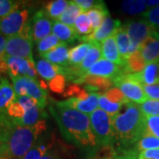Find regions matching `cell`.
Masks as SVG:
<instances>
[{"mask_svg": "<svg viewBox=\"0 0 159 159\" xmlns=\"http://www.w3.org/2000/svg\"><path fill=\"white\" fill-rule=\"evenodd\" d=\"M35 68L37 71V74L43 79L49 81L53 78H55L58 74H63V67L49 62L44 58H41L36 62Z\"/></svg>", "mask_w": 159, "mask_h": 159, "instance_id": "cell-24", "label": "cell"}, {"mask_svg": "<svg viewBox=\"0 0 159 159\" xmlns=\"http://www.w3.org/2000/svg\"><path fill=\"white\" fill-rule=\"evenodd\" d=\"M75 3L82 9L84 12H87L92 9L95 6H97L98 1L95 0H75Z\"/></svg>", "mask_w": 159, "mask_h": 159, "instance_id": "cell-48", "label": "cell"}, {"mask_svg": "<svg viewBox=\"0 0 159 159\" xmlns=\"http://www.w3.org/2000/svg\"><path fill=\"white\" fill-rule=\"evenodd\" d=\"M113 84L123 92L124 96L130 102L137 104H142L148 98L145 94L142 84L130 78V74H128L122 66L119 74L112 79Z\"/></svg>", "mask_w": 159, "mask_h": 159, "instance_id": "cell-6", "label": "cell"}, {"mask_svg": "<svg viewBox=\"0 0 159 159\" xmlns=\"http://www.w3.org/2000/svg\"><path fill=\"white\" fill-rule=\"evenodd\" d=\"M25 113H26V110L16 100L10 104V106L8 107L7 111H6V115L8 116V118L12 120L22 119Z\"/></svg>", "mask_w": 159, "mask_h": 159, "instance_id": "cell-41", "label": "cell"}, {"mask_svg": "<svg viewBox=\"0 0 159 159\" xmlns=\"http://www.w3.org/2000/svg\"><path fill=\"white\" fill-rule=\"evenodd\" d=\"M91 127L97 142V147L113 146L116 142L112 128V117L101 109L89 114Z\"/></svg>", "mask_w": 159, "mask_h": 159, "instance_id": "cell-5", "label": "cell"}, {"mask_svg": "<svg viewBox=\"0 0 159 159\" xmlns=\"http://www.w3.org/2000/svg\"><path fill=\"white\" fill-rule=\"evenodd\" d=\"M64 138L79 148H98L92 130L89 116L74 109L63 107L54 102L50 107Z\"/></svg>", "mask_w": 159, "mask_h": 159, "instance_id": "cell-1", "label": "cell"}, {"mask_svg": "<svg viewBox=\"0 0 159 159\" xmlns=\"http://www.w3.org/2000/svg\"><path fill=\"white\" fill-rule=\"evenodd\" d=\"M145 4L148 7H156L159 6V0H155V1H145Z\"/></svg>", "mask_w": 159, "mask_h": 159, "instance_id": "cell-54", "label": "cell"}, {"mask_svg": "<svg viewBox=\"0 0 159 159\" xmlns=\"http://www.w3.org/2000/svg\"><path fill=\"white\" fill-rule=\"evenodd\" d=\"M75 84H85L86 90L93 93V91L105 90L107 91L113 85L111 79H107L96 75H84L80 79L77 80Z\"/></svg>", "mask_w": 159, "mask_h": 159, "instance_id": "cell-16", "label": "cell"}, {"mask_svg": "<svg viewBox=\"0 0 159 159\" xmlns=\"http://www.w3.org/2000/svg\"><path fill=\"white\" fill-rule=\"evenodd\" d=\"M66 78L63 74H58L49 81V88L51 91L57 94H64L66 91Z\"/></svg>", "mask_w": 159, "mask_h": 159, "instance_id": "cell-40", "label": "cell"}, {"mask_svg": "<svg viewBox=\"0 0 159 159\" xmlns=\"http://www.w3.org/2000/svg\"><path fill=\"white\" fill-rule=\"evenodd\" d=\"M145 94L151 100H159V84L142 85Z\"/></svg>", "mask_w": 159, "mask_h": 159, "instance_id": "cell-46", "label": "cell"}, {"mask_svg": "<svg viewBox=\"0 0 159 159\" xmlns=\"http://www.w3.org/2000/svg\"><path fill=\"white\" fill-rule=\"evenodd\" d=\"M6 60L8 66V74L11 79L17 77H29L36 80L37 71L34 59L28 60L20 57L6 56Z\"/></svg>", "mask_w": 159, "mask_h": 159, "instance_id": "cell-10", "label": "cell"}, {"mask_svg": "<svg viewBox=\"0 0 159 159\" xmlns=\"http://www.w3.org/2000/svg\"><path fill=\"white\" fill-rule=\"evenodd\" d=\"M6 38L0 33V59L6 57Z\"/></svg>", "mask_w": 159, "mask_h": 159, "instance_id": "cell-50", "label": "cell"}, {"mask_svg": "<svg viewBox=\"0 0 159 159\" xmlns=\"http://www.w3.org/2000/svg\"><path fill=\"white\" fill-rule=\"evenodd\" d=\"M142 18L155 29H159V6L147 10L142 14Z\"/></svg>", "mask_w": 159, "mask_h": 159, "instance_id": "cell-42", "label": "cell"}, {"mask_svg": "<svg viewBox=\"0 0 159 159\" xmlns=\"http://www.w3.org/2000/svg\"><path fill=\"white\" fill-rule=\"evenodd\" d=\"M82 12L84 11L75 3V1H69L67 8L64 11V13L60 16L57 21L74 28L76 19L79 17Z\"/></svg>", "mask_w": 159, "mask_h": 159, "instance_id": "cell-29", "label": "cell"}, {"mask_svg": "<svg viewBox=\"0 0 159 159\" xmlns=\"http://www.w3.org/2000/svg\"><path fill=\"white\" fill-rule=\"evenodd\" d=\"M32 25L31 21H29L20 34L6 38V56L20 57L28 60L34 59Z\"/></svg>", "mask_w": 159, "mask_h": 159, "instance_id": "cell-4", "label": "cell"}, {"mask_svg": "<svg viewBox=\"0 0 159 159\" xmlns=\"http://www.w3.org/2000/svg\"><path fill=\"white\" fill-rule=\"evenodd\" d=\"M92 47V43H82L69 50L68 64L75 66H79L85 58L87 53Z\"/></svg>", "mask_w": 159, "mask_h": 159, "instance_id": "cell-28", "label": "cell"}, {"mask_svg": "<svg viewBox=\"0 0 159 159\" xmlns=\"http://www.w3.org/2000/svg\"><path fill=\"white\" fill-rule=\"evenodd\" d=\"M16 101L19 103H20L22 105L24 109L27 111H29V109L33 108L35 105H38V102L34 99L33 97H29V96H23V97H17Z\"/></svg>", "mask_w": 159, "mask_h": 159, "instance_id": "cell-47", "label": "cell"}, {"mask_svg": "<svg viewBox=\"0 0 159 159\" xmlns=\"http://www.w3.org/2000/svg\"><path fill=\"white\" fill-rule=\"evenodd\" d=\"M8 74V66L6 63V57L4 59H0V79Z\"/></svg>", "mask_w": 159, "mask_h": 159, "instance_id": "cell-51", "label": "cell"}, {"mask_svg": "<svg viewBox=\"0 0 159 159\" xmlns=\"http://www.w3.org/2000/svg\"><path fill=\"white\" fill-rule=\"evenodd\" d=\"M68 44L66 43H61L54 50L43 54L42 57L49 62L61 67H66L68 66Z\"/></svg>", "mask_w": 159, "mask_h": 159, "instance_id": "cell-19", "label": "cell"}, {"mask_svg": "<svg viewBox=\"0 0 159 159\" xmlns=\"http://www.w3.org/2000/svg\"><path fill=\"white\" fill-rule=\"evenodd\" d=\"M90 159H109V158H103V157H93Z\"/></svg>", "mask_w": 159, "mask_h": 159, "instance_id": "cell-55", "label": "cell"}, {"mask_svg": "<svg viewBox=\"0 0 159 159\" xmlns=\"http://www.w3.org/2000/svg\"><path fill=\"white\" fill-rule=\"evenodd\" d=\"M125 105L124 112L112 117V128L116 142L121 148H127L139 142L146 133V116L139 104L128 101Z\"/></svg>", "mask_w": 159, "mask_h": 159, "instance_id": "cell-2", "label": "cell"}, {"mask_svg": "<svg viewBox=\"0 0 159 159\" xmlns=\"http://www.w3.org/2000/svg\"><path fill=\"white\" fill-rule=\"evenodd\" d=\"M17 96L13 87L6 77L0 79V113L6 115L7 109L16 100Z\"/></svg>", "mask_w": 159, "mask_h": 159, "instance_id": "cell-17", "label": "cell"}, {"mask_svg": "<svg viewBox=\"0 0 159 159\" xmlns=\"http://www.w3.org/2000/svg\"><path fill=\"white\" fill-rule=\"evenodd\" d=\"M123 29L129 35L132 43V53L140 49L142 43L157 30L145 20H129L122 25Z\"/></svg>", "mask_w": 159, "mask_h": 159, "instance_id": "cell-8", "label": "cell"}, {"mask_svg": "<svg viewBox=\"0 0 159 159\" xmlns=\"http://www.w3.org/2000/svg\"><path fill=\"white\" fill-rule=\"evenodd\" d=\"M61 43L62 42H60V40L58 39L56 35L51 34L37 43V51L40 56H43V54L57 48Z\"/></svg>", "mask_w": 159, "mask_h": 159, "instance_id": "cell-34", "label": "cell"}, {"mask_svg": "<svg viewBox=\"0 0 159 159\" xmlns=\"http://www.w3.org/2000/svg\"><path fill=\"white\" fill-rule=\"evenodd\" d=\"M98 103L100 109L105 111L106 113L111 115V117L116 116L117 114L119 113V110L122 108L123 103H114L109 101L104 96V94H99L98 97Z\"/></svg>", "mask_w": 159, "mask_h": 159, "instance_id": "cell-36", "label": "cell"}, {"mask_svg": "<svg viewBox=\"0 0 159 159\" xmlns=\"http://www.w3.org/2000/svg\"><path fill=\"white\" fill-rule=\"evenodd\" d=\"M148 6H146L145 1L142 0H127L123 1L121 4V10L124 13L135 15L139 13H144Z\"/></svg>", "mask_w": 159, "mask_h": 159, "instance_id": "cell-31", "label": "cell"}, {"mask_svg": "<svg viewBox=\"0 0 159 159\" xmlns=\"http://www.w3.org/2000/svg\"><path fill=\"white\" fill-rule=\"evenodd\" d=\"M140 108L145 116H159V100L148 99L140 104Z\"/></svg>", "mask_w": 159, "mask_h": 159, "instance_id": "cell-39", "label": "cell"}, {"mask_svg": "<svg viewBox=\"0 0 159 159\" xmlns=\"http://www.w3.org/2000/svg\"><path fill=\"white\" fill-rule=\"evenodd\" d=\"M29 13L28 9H19L6 18L0 19V33L6 38L20 34L29 21Z\"/></svg>", "mask_w": 159, "mask_h": 159, "instance_id": "cell-9", "label": "cell"}, {"mask_svg": "<svg viewBox=\"0 0 159 159\" xmlns=\"http://www.w3.org/2000/svg\"><path fill=\"white\" fill-rule=\"evenodd\" d=\"M139 159H148V158H145V157H140V156H139Z\"/></svg>", "mask_w": 159, "mask_h": 159, "instance_id": "cell-56", "label": "cell"}, {"mask_svg": "<svg viewBox=\"0 0 159 159\" xmlns=\"http://www.w3.org/2000/svg\"><path fill=\"white\" fill-rule=\"evenodd\" d=\"M121 67L122 66H118L104 58H101L86 73L85 75H96L112 80L119 74Z\"/></svg>", "mask_w": 159, "mask_h": 159, "instance_id": "cell-14", "label": "cell"}, {"mask_svg": "<svg viewBox=\"0 0 159 159\" xmlns=\"http://www.w3.org/2000/svg\"><path fill=\"white\" fill-rule=\"evenodd\" d=\"M3 158H6V147L4 142H0V159Z\"/></svg>", "mask_w": 159, "mask_h": 159, "instance_id": "cell-53", "label": "cell"}, {"mask_svg": "<svg viewBox=\"0 0 159 159\" xmlns=\"http://www.w3.org/2000/svg\"><path fill=\"white\" fill-rule=\"evenodd\" d=\"M147 65L159 63V33L149 36L139 49Z\"/></svg>", "mask_w": 159, "mask_h": 159, "instance_id": "cell-15", "label": "cell"}, {"mask_svg": "<svg viewBox=\"0 0 159 159\" xmlns=\"http://www.w3.org/2000/svg\"><path fill=\"white\" fill-rule=\"evenodd\" d=\"M98 97L99 94L97 93H90L89 97L87 99H79V98H70L64 102H54L57 105H60L63 107L74 109L78 111L83 113H93L95 111H97V107L99 106L98 103Z\"/></svg>", "mask_w": 159, "mask_h": 159, "instance_id": "cell-12", "label": "cell"}, {"mask_svg": "<svg viewBox=\"0 0 159 159\" xmlns=\"http://www.w3.org/2000/svg\"><path fill=\"white\" fill-rule=\"evenodd\" d=\"M11 124V120L7 115L0 113V142L4 141L6 132L10 127Z\"/></svg>", "mask_w": 159, "mask_h": 159, "instance_id": "cell-45", "label": "cell"}, {"mask_svg": "<svg viewBox=\"0 0 159 159\" xmlns=\"http://www.w3.org/2000/svg\"><path fill=\"white\" fill-rule=\"evenodd\" d=\"M41 159H59V157H57V154L51 151V149H50Z\"/></svg>", "mask_w": 159, "mask_h": 159, "instance_id": "cell-52", "label": "cell"}, {"mask_svg": "<svg viewBox=\"0 0 159 159\" xmlns=\"http://www.w3.org/2000/svg\"><path fill=\"white\" fill-rule=\"evenodd\" d=\"M51 143H46L44 141L40 140L30 148L29 152L26 154L22 159H41L51 149Z\"/></svg>", "mask_w": 159, "mask_h": 159, "instance_id": "cell-32", "label": "cell"}, {"mask_svg": "<svg viewBox=\"0 0 159 159\" xmlns=\"http://www.w3.org/2000/svg\"><path fill=\"white\" fill-rule=\"evenodd\" d=\"M121 28V22L119 20H115L111 17L106 18L102 24L93 33L89 35L81 36L79 40L84 42V43H91V42H96L99 43L103 42L111 36H113L116 34L117 30Z\"/></svg>", "mask_w": 159, "mask_h": 159, "instance_id": "cell-11", "label": "cell"}, {"mask_svg": "<svg viewBox=\"0 0 159 159\" xmlns=\"http://www.w3.org/2000/svg\"><path fill=\"white\" fill-rule=\"evenodd\" d=\"M132 79L142 85L159 84V63L147 65L142 73L132 74Z\"/></svg>", "mask_w": 159, "mask_h": 159, "instance_id": "cell-18", "label": "cell"}, {"mask_svg": "<svg viewBox=\"0 0 159 159\" xmlns=\"http://www.w3.org/2000/svg\"><path fill=\"white\" fill-rule=\"evenodd\" d=\"M69 1L66 0H54L49 1L44 6V13L48 17L51 18L53 20H58V19L66 11V9L68 6Z\"/></svg>", "mask_w": 159, "mask_h": 159, "instance_id": "cell-30", "label": "cell"}, {"mask_svg": "<svg viewBox=\"0 0 159 159\" xmlns=\"http://www.w3.org/2000/svg\"><path fill=\"white\" fill-rule=\"evenodd\" d=\"M139 156L148 159H159V148L142 151L139 153Z\"/></svg>", "mask_w": 159, "mask_h": 159, "instance_id": "cell-49", "label": "cell"}, {"mask_svg": "<svg viewBox=\"0 0 159 159\" xmlns=\"http://www.w3.org/2000/svg\"><path fill=\"white\" fill-rule=\"evenodd\" d=\"M91 43H92V47L87 53L83 61L79 66H75L82 77L97 61L101 59V56H102V49L100 43L96 42H91Z\"/></svg>", "mask_w": 159, "mask_h": 159, "instance_id": "cell-20", "label": "cell"}, {"mask_svg": "<svg viewBox=\"0 0 159 159\" xmlns=\"http://www.w3.org/2000/svg\"><path fill=\"white\" fill-rule=\"evenodd\" d=\"M157 148H159V139L148 133H145L140 141L137 142V149L140 152Z\"/></svg>", "mask_w": 159, "mask_h": 159, "instance_id": "cell-35", "label": "cell"}, {"mask_svg": "<svg viewBox=\"0 0 159 159\" xmlns=\"http://www.w3.org/2000/svg\"><path fill=\"white\" fill-rule=\"evenodd\" d=\"M52 34L56 35L60 42L71 43L76 39H79V34L75 31L74 28L69 27L59 21H54L52 27Z\"/></svg>", "mask_w": 159, "mask_h": 159, "instance_id": "cell-23", "label": "cell"}, {"mask_svg": "<svg viewBox=\"0 0 159 159\" xmlns=\"http://www.w3.org/2000/svg\"><path fill=\"white\" fill-rule=\"evenodd\" d=\"M74 28L75 31L77 32V34H83L84 36L89 35L94 32L90 20L86 12H82L79 17L76 19Z\"/></svg>", "mask_w": 159, "mask_h": 159, "instance_id": "cell-33", "label": "cell"}, {"mask_svg": "<svg viewBox=\"0 0 159 159\" xmlns=\"http://www.w3.org/2000/svg\"><path fill=\"white\" fill-rule=\"evenodd\" d=\"M33 40L36 43L51 34L53 23L43 11H38L31 20Z\"/></svg>", "mask_w": 159, "mask_h": 159, "instance_id": "cell-13", "label": "cell"}, {"mask_svg": "<svg viewBox=\"0 0 159 159\" xmlns=\"http://www.w3.org/2000/svg\"><path fill=\"white\" fill-rule=\"evenodd\" d=\"M146 133L151 134L159 139V116H146Z\"/></svg>", "mask_w": 159, "mask_h": 159, "instance_id": "cell-43", "label": "cell"}, {"mask_svg": "<svg viewBox=\"0 0 159 159\" xmlns=\"http://www.w3.org/2000/svg\"><path fill=\"white\" fill-rule=\"evenodd\" d=\"M137 148H119L116 150V154L112 159H139Z\"/></svg>", "mask_w": 159, "mask_h": 159, "instance_id": "cell-44", "label": "cell"}, {"mask_svg": "<svg viewBox=\"0 0 159 159\" xmlns=\"http://www.w3.org/2000/svg\"><path fill=\"white\" fill-rule=\"evenodd\" d=\"M46 129L45 119L34 126H20L11 121L3 141L6 147V158L22 159Z\"/></svg>", "mask_w": 159, "mask_h": 159, "instance_id": "cell-3", "label": "cell"}, {"mask_svg": "<svg viewBox=\"0 0 159 159\" xmlns=\"http://www.w3.org/2000/svg\"><path fill=\"white\" fill-rule=\"evenodd\" d=\"M21 2L12 0H0V19L6 18L11 12L19 10Z\"/></svg>", "mask_w": 159, "mask_h": 159, "instance_id": "cell-37", "label": "cell"}, {"mask_svg": "<svg viewBox=\"0 0 159 159\" xmlns=\"http://www.w3.org/2000/svg\"><path fill=\"white\" fill-rule=\"evenodd\" d=\"M146 66L147 64L142 57V52L140 50L132 53L130 56L125 59V63L123 65L125 71L131 74L142 73L146 67Z\"/></svg>", "mask_w": 159, "mask_h": 159, "instance_id": "cell-27", "label": "cell"}, {"mask_svg": "<svg viewBox=\"0 0 159 159\" xmlns=\"http://www.w3.org/2000/svg\"><path fill=\"white\" fill-rule=\"evenodd\" d=\"M114 36L116 39L120 57L125 63V59L132 54V43H131L130 37L122 26L117 30Z\"/></svg>", "mask_w": 159, "mask_h": 159, "instance_id": "cell-26", "label": "cell"}, {"mask_svg": "<svg viewBox=\"0 0 159 159\" xmlns=\"http://www.w3.org/2000/svg\"><path fill=\"white\" fill-rule=\"evenodd\" d=\"M101 49H102V56L104 59L114 63L118 66L124 65V61L120 57L114 35L102 42Z\"/></svg>", "mask_w": 159, "mask_h": 159, "instance_id": "cell-21", "label": "cell"}, {"mask_svg": "<svg viewBox=\"0 0 159 159\" xmlns=\"http://www.w3.org/2000/svg\"><path fill=\"white\" fill-rule=\"evenodd\" d=\"M47 117L44 109L41 108L38 105H35L33 108L29 109L26 111L22 119H11L12 123L20 126H34L40 121L44 120Z\"/></svg>", "mask_w": 159, "mask_h": 159, "instance_id": "cell-22", "label": "cell"}, {"mask_svg": "<svg viewBox=\"0 0 159 159\" xmlns=\"http://www.w3.org/2000/svg\"><path fill=\"white\" fill-rule=\"evenodd\" d=\"M104 96L106 97V98L108 99L110 102H114V103H123V104H125V102L129 101L124 96L123 92L117 87L111 88L110 89L105 91Z\"/></svg>", "mask_w": 159, "mask_h": 159, "instance_id": "cell-38", "label": "cell"}, {"mask_svg": "<svg viewBox=\"0 0 159 159\" xmlns=\"http://www.w3.org/2000/svg\"><path fill=\"white\" fill-rule=\"evenodd\" d=\"M86 13L90 20L94 31L97 30L102 25L104 20L109 16L108 8L103 1H98L97 6H94Z\"/></svg>", "mask_w": 159, "mask_h": 159, "instance_id": "cell-25", "label": "cell"}, {"mask_svg": "<svg viewBox=\"0 0 159 159\" xmlns=\"http://www.w3.org/2000/svg\"><path fill=\"white\" fill-rule=\"evenodd\" d=\"M12 80V87L17 97L29 96L38 102V106L44 109L48 102L47 92L41 88L39 82L29 77H17Z\"/></svg>", "mask_w": 159, "mask_h": 159, "instance_id": "cell-7", "label": "cell"}]
</instances>
